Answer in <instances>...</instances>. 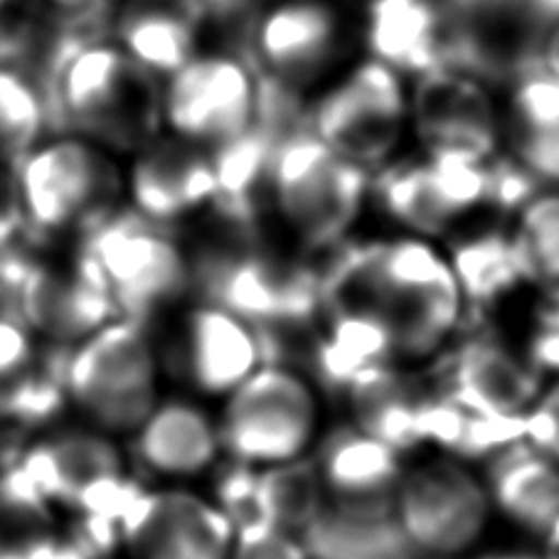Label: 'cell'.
Returning a JSON list of instances; mask_svg holds the SVG:
<instances>
[{
  "label": "cell",
  "mask_w": 559,
  "mask_h": 559,
  "mask_svg": "<svg viewBox=\"0 0 559 559\" xmlns=\"http://www.w3.org/2000/svg\"><path fill=\"white\" fill-rule=\"evenodd\" d=\"M323 304H358L390 325L402 365L427 370L471 321L451 259L429 237H353L318 262Z\"/></svg>",
  "instance_id": "1"
},
{
  "label": "cell",
  "mask_w": 559,
  "mask_h": 559,
  "mask_svg": "<svg viewBox=\"0 0 559 559\" xmlns=\"http://www.w3.org/2000/svg\"><path fill=\"white\" fill-rule=\"evenodd\" d=\"M370 170L335 153L316 133L274 143L262 195V235L304 262L318 264L353 237L370 205Z\"/></svg>",
  "instance_id": "2"
},
{
  "label": "cell",
  "mask_w": 559,
  "mask_h": 559,
  "mask_svg": "<svg viewBox=\"0 0 559 559\" xmlns=\"http://www.w3.org/2000/svg\"><path fill=\"white\" fill-rule=\"evenodd\" d=\"M225 459L272 468L311 459L335 419L331 394L296 360H269L217 404Z\"/></svg>",
  "instance_id": "3"
},
{
  "label": "cell",
  "mask_w": 559,
  "mask_h": 559,
  "mask_svg": "<svg viewBox=\"0 0 559 559\" xmlns=\"http://www.w3.org/2000/svg\"><path fill=\"white\" fill-rule=\"evenodd\" d=\"M70 417L127 441L168 390L153 325L117 316L62 355Z\"/></svg>",
  "instance_id": "4"
},
{
  "label": "cell",
  "mask_w": 559,
  "mask_h": 559,
  "mask_svg": "<svg viewBox=\"0 0 559 559\" xmlns=\"http://www.w3.org/2000/svg\"><path fill=\"white\" fill-rule=\"evenodd\" d=\"M15 170L31 242H82L127 200L109 148L86 136L40 141Z\"/></svg>",
  "instance_id": "5"
},
{
  "label": "cell",
  "mask_w": 559,
  "mask_h": 559,
  "mask_svg": "<svg viewBox=\"0 0 559 559\" xmlns=\"http://www.w3.org/2000/svg\"><path fill=\"white\" fill-rule=\"evenodd\" d=\"M392 518L419 559H468L500 533L478 464L447 451L407 456Z\"/></svg>",
  "instance_id": "6"
},
{
  "label": "cell",
  "mask_w": 559,
  "mask_h": 559,
  "mask_svg": "<svg viewBox=\"0 0 559 559\" xmlns=\"http://www.w3.org/2000/svg\"><path fill=\"white\" fill-rule=\"evenodd\" d=\"M8 301L47 348H72L119 316L94 259L80 242L23 239L0 254Z\"/></svg>",
  "instance_id": "7"
},
{
  "label": "cell",
  "mask_w": 559,
  "mask_h": 559,
  "mask_svg": "<svg viewBox=\"0 0 559 559\" xmlns=\"http://www.w3.org/2000/svg\"><path fill=\"white\" fill-rule=\"evenodd\" d=\"M106 284L119 316L158 323L195 296L190 245L123 205L80 242Z\"/></svg>",
  "instance_id": "8"
},
{
  "label": "cell",
  "mask_w": 559,
  "mask_h": 559,
  "mask_svg": "<svg viewBox=\"0 0 559 559\" xmlns=\"http://www.w3.org/2000/svg\"><path fill=\"white\" fill-rule=\"evenodd\" d=\"M153 74L139 67L117 43L80 40L60 47L52 67V106L82 136L111 148L146 139L148 123L160 119V94ZM136 148V143H133Z\"/></svg>",
  "instance_id": "9"
},
{
  "label": "cell",
  "mask_w": 559,
  "mask_h": 559,
  "mask_svg": "<svg viewBox=\"0 0 559 559\" xmlns=\"http://www.w3.org/2000/svg\"><path fill=\"white\" fill-rule=\"evenodd\" d=\"M153 333L168 390L188 392L215 407L272 360L262 328L200 296L153 323Z\"/></svg>",
  "instance_id": "10"
},
{
  "label": "cell",
  "mask_w": 559,
  "mask_h": 559,
  "mask_svg": "<svg viewBox=\"0 0 559 559\" xmlns=\"http://www.w3.org/2000/svg\"><path fill=\"white\" fill-rule=\"evenodd\" d=\"M429 382L471 414L523 417L543 378L503 321H471L427 368Z\"/></svg>",
  "instance_id": "11"
},
{
  "label": "cell",
  "mask_w": 559,
  "mask_h": 559,
  "mask_svg": "<svg viewBox=\"0 0 559 559\" xmlns=\"http://www.w3.org/2000/svg\"><path fill=\"white\" fill-rule=\"evenodd\" d=\"M407 127L409 92L402 74L370 57L318 99L311 131L338 156L370 170L392 158Z\"/></svg>",
  "instance_id": "12"
},
{
  "label": "cell",
  "mask_w": 559,
  "mask_h": 559,
  "mask_svg": "<svg viewBox=\"0 0 559 559\" xmlns=\"http://www.w3.org/2000/svg\"><path fill=\"white\" fill-rule=\"evenodd\" d=\"M119 535V559H229L237 525L205 486L143 484Z\"/></svg>",
  "instance_id": "13"
},
{
  "label": "cell",
  "mask_w": 559,
  "mask_h": 559,
  "mask_svg": "<svg viewBox=\"0 0 559 559\" xmlns=\"http://www.w3.org/2000/svg\"><path fill=\"white\" fill-rule=\"evenodd\" d=\"M262 92L252 72L235 55H195L168 76L160 92V121L182 141L219 148L254 127Z\"/></svg>",
  "instance_id": "14"
},
{
  "label": "cell",
  "mask_w": 559,
  "mask_h": 559,
  "mask_svg": "<svg viewBox=\"0 0 559 559\" xmlns=\"http://www.w3.org/2000/svg\"><path fill=\"white\" fill-rule=\"evenodd\" d=\"M123 443L133 474L146 484L205 486L225 464L217 407L180 390L163 392Z\"/></svg>",
  "instance_id": "15"
},
{
  "label": "cell",
  "mask_w": 559,
  "mask_h": 559,
  "mask_svg": "<svg viewBox=\"0 0 559 559\" xmlns=\"http://www.w3.org/2000/svg\"><path fill=\"white\" fill-rule=\"evenodd\" d=\"M15 464L62 513H72L111 480L133 474L123 439L74 417L27 437Z\"/></svg>",
  "instance_id": "16"
},
{
  "label": "cell",
  "mask_w": 559,
  "mask_h": 559,
  "mask_svg": "<svg viewBox=\"0 0 559 559\" xmlns=\"http://www.w3.org/2000/svg\"><path fill=\"white\" fill-rule=\"evenodd\" d=\"M127 207L156 225L178 229L215 207L217 173L212 153L178 136H153L123 173Z\"/></svg>",
  "instance_id": "17"
},
{
  "label": "cell",
  "mask_w": 559,
  "mask_h": 559,
  "mask_svg": "<svg viewBox=\"0 0 559 559\" xmlns=\"http://www.w3.org/2000/svg\"><path fill=\"white\" fill-rule=\"evenodd\" d=\"M328 508L348 515H392L407 456L374 433L335 417L313 451Z\"/></svg>",
  "instance_id": "18"
},
{
  "label": "cell",
  "mask_w": 559,
  "mask_h": 559,
  "mask_svg": "<svg viewBox=\"0 0 559 559\" xmlns=\"http://www.w3.org/2000/svg\"><path fill=\"white\" fill-rule=\"evenodd\" d=\"M409 127L427 151L454 148L493 156L500 119L484 84L441 64L417 76L409 92Z\"/></svg>",
  "instance_id": "19"
},
{
  "label": "cell",
  "mask_w": 559,
  "mask_h": 559,
  "mask_svg": "<svg viewBox=\"0 0 559 559\" xmlns=\"http://www.w3.org/2000/svg\"><path fill=\"white\" fill-rule=\"evenodd\" d=\"M341 47L338 15L323 0H282L254 27L259 62L278 84L304 86L333 62Z\"/></svg>",
  "instance_id": "20"
},
{
  "label": "cell",
  "mask_w": 559,
  "mask_h": 559,
  "mask_svg": "<svg viewBox=\"0 0 559 559\" xmlns=\"http://www.w3.org/2000/svg\"><path fill=\"white\" fill-rule=\"evenodd\" d=\"M441 245L464 292L471 321H503L530 296L508 222H471Z\"/></svg>",
  "instance_id": "21"
},
{
  "label": "cell",
  "mask_w": 559,
  "mask_h": 559,
  "mask_svg": "<svg viewBox=\"0 0 559 559\" xmlns=\"http://www.w3.org/2000/svg\"><path fill=\"white\" fill-rule=\"evenodd\" d=\"M500 533L537 543L559 520V461L520 441L480 466Z\"/></svg>",
  "instance_id": "22"
},
{
  "label": "cell",
  "mask_w": 559,
  "mask_h": 559,
  "mask_svg": "<svg viewBox=\"0 0 559 559\" xmlns=\"http://www.w3.org/2000/svg\"><path fill=\"white\" fill-rule=\"evenodd\" d=\"M365 40L374 60L419 76L441 67L447 25L431 0H372Z\"/></svg>",
  "instance_id": "23"
},
{
  "label": "cell",
  "mask_w": 559,
  "mask_h": 559,
  "mask_svg": "<svg viewBox=\"0 0 559 559\" xmlns=\"http://www.w3.org/2000/svg\"><path fill=\"white\" fill-rule=\"evenodd\" d=\"M513 160L539 188H559V80L549 72L525 76L508 104Z\"/></svg>",
  "instance_id": "24"
},
{
  "label": "cell",
  "mask_w": 559,
  "mask_h": 559,
  "mask_svg": "<svg viewBox=\"0 0 559 559\" xmlns=\"http://www.w3.org/2000/svg\"><path fill=\"white\" fill-rule=\"evenodd\" d=\"M370 202L392 233H407L447 242L459 225L433 180L427 158L390 163L372 180Z\"/></svg>",
  "instance_id": "25"
},
{
  "label": "cell",
  "mask_w": 559,
  "mask_h": 559,
  "mask_svg": "<svg viewBox=\"0 0 559 559\" xmlns=\"http://www.w3.org/2000/svg\"><path fill=\"white\" fill-rule=\"evenodd\" d=\"M64 515L23 468L0 471V559H52L62 539Z\"/></svg>",
  "instance_id": "26"
},
{
  "label": "cell",
  "mask_w": 559,
  "mask_h": 559,
  "mask_svg": "<svg viewBox=\"0 0 559 559\" xmlns=\"http://www.w3.org/2000/svg\"><path fill=\"white\" fill-rule=\"evenodd\" d=\"M117 45L153 76H173L198 55L195 25L176 5L141 3L117 25Z\"/></svg>",
  "instance_id": "27"
},
{
  "label": "cell",
  "mask_w": 559,
  "mask_h": 559,
  "mask_svg": "<svg viewBox=\"0 0 559 559\" xmlns=\"http://www.w3.org/2000/svg\"><path fill=\"white\" fill-rule=\"evenodd\" d=\"M301 537L311 559H419L392 515H348L325 506Z\"/></svg>",
  "instance_id": "28"
},
{
  "label": "cell",
  "mask_w": 559,
  "mask_h": 559,
  "mask_svg": "<svg viewBox=\"0 0 559 559\" xmlns=\"http://www.w3.org/2000/svg\"><path fill=\"white\" fill-rule=\"evenodd\" d=\"M325 506L313 459L257 468L254 508L249 523H266L286 533L304 535L321 518Z\"/></svg>",
  "instance_id": "29"
},
{
  "label": "cell",
  "mask_w": 559,
  "mask_h": 559,
  "mask_svg": "<svg viewBox=\"0 0 559 559\" xmlns=\"http://www.w3.org/2000/svg\"><path fill=\"white\" fill-rule=\"evenodd\" d=\"M508 229L530 294L559 296V188H539Z\"/></svg>",
  "instance_id": "30"
},
{
  "label": "cell",
  "mask_w": 559,
  "mask_h": 559,
  "mask_svg": "<svg viewBox=\"0 0 559 559\" xmlns=\"http://www.w3.org/2000/svg\"><path fill=\"white\" fill-rule=\"evenodd\" d=\"M47 121L43 92L13 67L0 64V153L17 163L40 143Z\"/></svg>",
  "instance_id": "31"
},
{
  "label": "cell",
  "mask_w": 559,
  "mask_h": 559,
  "mask_svg": "<svg viewBox=\"0 0 559 559\" xmlns=\"http://www.w3.org/2000/svg\"><path fill=\"white\" fill-rule=\"evenodd\" d=\"M518 325H508L543 380L559 378V296L530 294L515 311Z\"/></svg>",
  "instance_id": "32"
},
{
  "label": "cell",
  "mask_w": 559,
  "mask_h": 559,
  "mask_svg": "<svg viewBox=\"0 0 559 559\" xmlns=\"http://www.w3.org/2000/svg\"><path fill=\"white\" fill-rule=\"evenodd\" d=\"M45 355V343L37 338L21 316L0 308V388L21 380Z\"/></svg>",
  "instance_id": "33"
},
{
  "label": "cell",
  "mask_w": 559,
  "mask_h": 559,
  "mask_svg": "<svg viewBox=\"0 0 559 559\" xmlns=\"http://www.w3.org/2000/svg\"><path fill=\"white\" fill-rule=\"evenodd\" d=\"M229 559H311V555L301 535L266 523H247L237 527Z\"/></svg>",
  "instance_id": "34"
},
{
  "label": "cell",
  "mask_w": 559,
  "mask_h": 559,
  "mask_svg": "<svg viewBox=\"0 0 559 559\" xmlns=\"http://www.w3.org/2000/svg\"><path fill=\"white\" fill-rule=\"evenodd\" d=\"M523 441L539 454L559 461V378L545 380L523 414Z\"/></svg>",
  "instance_id": "35"
},
{
  "label": "cell",
  "mask_w": 559,
  "mask_h": 559,
  "mask_svg": "<svg viewBox=\"0 0 559 559\" xmlns=\"http://www.w3.org/2000/svg\"><path fill=\"white\" fill-rule=\"evenodd\" d=\"M25 215L15 163L0 158V254L11 252L25 239Z\"/></svg>",
  "instance_id": "36"
},
{
  "label": "cell",
  "mask_w": 559,
  "mask_h": 559,
  "mask_svg": "<svg viewBox=\"0 0 559 559\" xmlns=\"http://www.w3.org/2000/svg\"><path fill=\"white\" fill-rule=\"evenodd\" d=\"M468 559H545L539 552L537 543H527V539H515V537H500L488 547L478 549L476 555Z\"/></svg>",
  "instance_id": "37"
},
{
  "label": "cell",
  "mask_w": 559,
  "mask_h": 559,
  "mask_svg": "<svg viewBox=\"0 0 559 559\" xmlns=\"http://www.w3.org/2000/svg\"><path fill=\"white\" fill-rule=\"evenodd\" d=\"M543 70L559 80V23L549 25L543 45Z\"/></svg>",
  "instance_id": "38"
},
{
  "label": "cell",
  "mask_w": 559,
  "mask_h": 559,
  "mask_svg": "<svg viewBox=\"0 0 559 559\" xmlns=\"http://www.w3.org/2000/svg\"><path fill=\"white\" fill-rule=\"evenodd\" d=\"M520 5H523L530 15H535L539 23H559V0H520Z\"/></svg>",
  "instance_id": "39"
},
{
  "label": "cell",
  "mask_w": 559,
  "mask_h": 559,
  "mask_svg": "<svg viewBox=\"0 0 559 559\" xmlns=\"http://www.w3.org/2000/svg\"><path fill=\"white\" fill-rule=\"evenodd\" d=\"M43 3L62 15H82L84 11H90L94 0H43Z\"/></svg>",
  "instance_id": "40"
},
{
  "label": "cell",
  "mask_w": 559,
  "mask_h": 559,
  "mask_svg": "<svg viewBox=\"0 0 559 559\" xmlns=\"http://www.w3.org/2000/svg\"><path fill=\"white\" fill-rule=\"evenodd\" d=\"M537 547L545 559H559V520L537 539Z\"/></svg>",
  "instance_id": "41"
},
{
  "label": "cell",
  "mask_w": 559,
  "mask_h": 559,
  "mask_svg": "<svg viewBox=\"0 0 559 559\" xmlns=\"http://www.w3.org/2000/svg\"><path fill=\"white\" fill-rule=\"evenodd\" d=\"M5 301H8V282H5L3 257H0V308H5Z\"/></svg>",
  "instance_id": "42"
},
{
  "label": "cell",
  "mask_w": 559,
  "mask_h": 559,
  "mask_svg": "<svg viewBox=\"0 0 559 559\" xmlns=\"http://www.w3.org/2000/svg\"><path fill=\"white\" fill-rule=\"evenodd\" d=\"M200 3H207V5L225 8V5H237V3H242V0H200Z\"/></svg>",
  "instance_id": "43"
},
{
  "label": "cell",
  "mask_w": 559,
  "mask_h": 559,
  "mask_svg": "<svg viewBox=\"0 0 559 559\" xmlns=\"http://www.w3.org/2000/svg\"><path fill=\"white\" fill-rule=\"evenodd\" d=\"M8 5H11V0H0V15L5 13V8H8Z\"/></svg>",
  "instance_id": "44"
},
{
  "label": "cell",
  "mask_w": 559,
  "mask_h": 559,
  "mask_svg": "<svg viewBox=\"0 0 559 559\" xmlns=\"http://www.w3.org/2000/svg\"><path fill=\"white\" fill-rule=\"evenodd\" d=\"M0 158H3V153H0Z\"/></svg>",
  "instance_id": "45"
}]
</instances>
